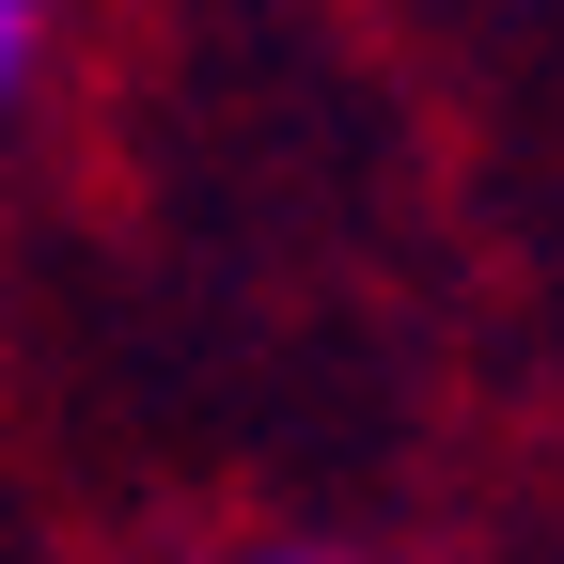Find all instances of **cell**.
Instances as JSON below:
<instances>
[{"instance_id": "cell-2", "label": "cell", "mask_w": 564, "mask_h": 564, "mask_svg": "<svg viewBox=\"0 0 564 564\" xmlns=\"http://www.w3.org/2000/svg\"><path fill=\"white\" fill-rule=\"evenodd\" d=\"M47 95V0H0V126Z\"/></svg>"}, {"instance_id": "cell-1", "label": "cell", "mask_w": 564, "mask_h": 564, "mask_svg": "<svg viewBox=\"0 0 564 564\" xmlns=\"http://www.w3.org/2000/svg\"><path fill=\"white\" fill-rule=\"evenodd\" d=\"M141 564H408V549H377V533H173Z\"/></svg>"}]
</instances>
